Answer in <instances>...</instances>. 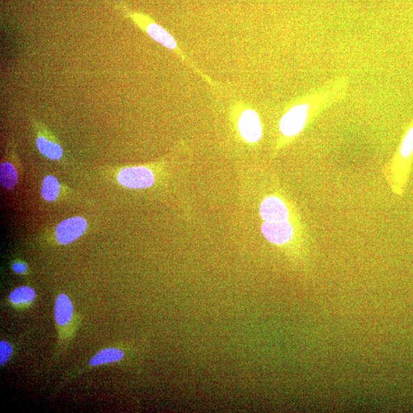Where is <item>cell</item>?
I'll list each match as a JSON object with an SVG mask.
<instances>
[{"label":"cell","mask_w":413,"mask_h":413,"mask_svg":"<svg viewBox=\"0 0 413 413\" xmlns=\"http://www.w3.org/2000/svg\"><path fill=\"white\" fill-rule=\"evenodd\" d=\"M126 17L130 19L136 25L158 43L164 45L167 49L177 50V43L174 38L158 24L149 17L148 15L140 12L131 10L124 4L117 6Z\"/></svg>","instance_id":"6da1fadb"},{"label":"cell","mask_w":413,"mask_h":413,"mask_svg":"<svg viewBox=\"0 0 413 413\" xmlns=\"http://www.w3.org/2000/svg\"><path fill=\"white\" fill-rule=\"evenodd\" d=\"M321 92L322 89L317 90L312 94L311 102L305 101L293 107L283 117L280 123V130L284 136L295 137L304 129L308 121L309 110L320 98Z\"/></svg>","instance_id":"7a4b0ae2"},{"label":"cell","mask_w":413,"mask_h":413,"mask_svg":"<svg viewBox=\"0 0 413 413\" xmlns=\"http://www.w3.org/2000/svg\"><path fill=\"white\" fill-rule=\"evenodd\" d=\"M117 181L123 187L142 189L152 186L155 182V177L153 172L147 167H126L119 172Z\"/></svg>","instance_id":"3957f363"},{"label":"cell","mask_w":413,"mask_h":413,"mask_svg":"<svg viewBox=\"0 0 413 413\" xmlns=\"http://www.w3.org/2000/svg\"><path fill=\"white\" fill-rule=\"evenodd\" d=\"M36 133V147L42 155L51 160H59L63 157V149L59 140L41 122L34 121Z\"/></svg>","instance_id":"277c9868"},{"label":"cell","mask_w":413,"mask_h":413,"mask_svg":"<svg viewBox=\"0 0 413 413\" xmlns=\"http://www.w3.org/2000/svg\"><path fill=\"white\" fill-rule=\"evenodd\" d=\"M87 222L82 217H73L61 222L55 229V237L59 243L68 245L77 241L86 232Z\"/></svg>","instance_id":"5b68a950"},{"label":"cell","mask_w":413,"mask_h":413,"mask_svg":"<svg viewBox=\"0 0 413 413\" xmlns=\"http://www.w3.org/2000/svg\"><path fill=\"white\" fill-rule=\"evenodd\" d=\"M261 230L267 241L277 245L290 241L294 233L293 227L288 220L265 221Z\"/></svg>","instance_id":"8992f818"},{"label":"cell","mask_w":413,"mask_h":413,"mask_svg":"<svg viewBox=\"0 0 413 413\" xmlns=\"http://www.w3.org/2000/svg\"><path fill=\"white\" fill-rule=\"evenodd\" d=\"M238 128L242 137L248 142H256L262 137V126L260 117L255 111L248 110L241 115Z\"/></svg>","instance_id":"52a82bcc"},{"label":"cell","mask_w":413,"mask_h":413,"mask_svg":"<svg viewBox=\"0 0 413 413\" xmlns=\"http://www.w3.org/2000/svg\"><path fill=\"white\" fill-rule=\"evenodd\" d=\"M260 212L264 221H279L289 219L287 206L275 196H269L261 203Z\"/></svg>","instance_id":"ba28073f"},{"label":"cell","mask_w":413,"mask_h":413,"mask_svg":"<svg viewBox=\"0 0 413 413\" xmlns=\"http://www.w3.org/2000/svg\"><path fill=\"white\" fill-rule=\"evenodd\" d=\"M74 307L66 294H61L57 300L54 307L55 320L59 325H66L73 320Z\"/></svg>","instance_id":"9c48e42d"},{"label":"cell","mask_w":413,"mask_h":413,"mask_svg":"<svg viewBox=\"0 0 413 413\" xmlns=\"http://www.w3.org/2000/svg\"><path fill=\"white\" fill-rule=\"evenodd\" d=\"M124 353L121 349L108 348L100 351L90 361L91 366H99L105 363L120 361L123 359Z\"/></svg>","instance_id":"30bf717a"},{"label":"cell","mask_w":413,"mask_h":413,"mask_svg":"<svg viewBox=\"0 0 413 413\" xmlns=\"http://www.w3.org/2000/svg\"><path fill=\"white\" fill-rule=\"evenodd\" d=\"M19 180L18 172L10 163H3L0 166V181L1 186L12 190L17 186Z\"/></svg>","instance_id":"8fae6325"},{"label":"cell","mask_w":413,"mask_h":413,"mask_svg":"<svg viewBox=\"0 0 413 413\" xmlns=\"http://www.w3.org/2000/svg\"><path fill=\"white\" fill-rule=\"evenodd\" d=\"M61 190L59 180L52 176L46 177L41 186V195L44 200L49 202L57 200Z\"/></svg>","instance_id":"7c38bea8"},{"label":"cell","mask_w":413,"mask_h":413,"mask_svg":"<svg viewBox=\"0 0 413 413\" xmlns=\"http://www.w3.org/2000/svg\"><path fill=\"white\" fill-rule=\"evenodd\" d=\"M36 298V292L29 287H21L10 293V299L14 305H27Z\"/></svg>","instance_id":"4fadbf2b"},{"label":"cell","mask_w":413,"mask_h":413,"mask_svg":"<svg viewBox=\"0 0 413 413\" xmlns=\"http://www.w3.org/2000/svg\"><path fill=\"white\" fill-rule=\"evenodd\" d=\"M13 354V347L10 343L2 340L0 343V364H5Z\"/></svg>","instance_id":"5bb4252c"},{"label":"cell","mask_w":413,"mask_h":413,"mask_svg":"<svg viewBox=\"0 0 413 413\" xmlns=\"http://www.w3.org/2000/svg\"><path fill=\"white\" fill-rule=\"evenodd\" d=\"M12 269L15 273L18 274H23L27 271V266L22 262H15L12 266Z\"/></svg>","instance_id":"9a60e30c"}]
</instances>
